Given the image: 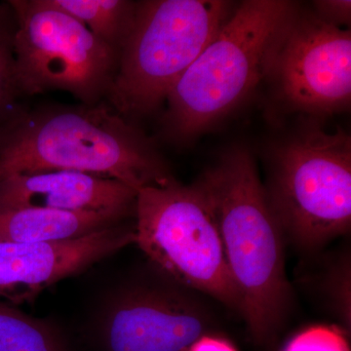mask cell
<instances>
[{"instance_id":"obj_6","label":"cell","mask_w":351,"mask_h":351,"mask_svg":"<svg viewBox=\"0 0 351 351\" xmlns=\"http://www.w3.org/2000/svg\"><path fill=\"white\" fill-rule=\"evenodd\" d=\"M135 243L176 281L243 314L217 226L193 184L171 178L138 191Z\"/></svg>"},{"instance_id":"obj_2","label":"cell","mask_w":351,"mask_h":351,"mask_svg":"<svg viewBox=\"0 0 351 351\" xmlns=\"http://www.w3.org/2000/svg\"><path fill=\"white\" fill-rule=\"evenodd\" d=\"M217 226L228 269L258 341L276 332L287 313L290 291L284 269L281 226L246 147L223 152L193 184Z\"/></svg>"},{"instance_id":"obj_7","label":"cell","mask_w":351,"mask_h":351,"mask_svg":"<svg viewBox=\"0 0 351 351\" xmlns=\"http://www.w3.org/2000/svg\"><path fill=\"white\" fill-rule=\"evenodd\" d=\"M10 5L17 21L11 48L21 93L62 90L83 105H96L108 96L117 50L48 0H14Z\"/></svg>"},{"instance_id":"obj_14","label":"cell","mask_w":351,"mask_h":351,"mask_svg":"<svg viewBox=\"0 0 351 351\" xmlns=\"http://www.w3.org/2000/svg\"><path fill=\"white\" fill-rule=\"evenodd\" d=\"M0 351H66L50 327L0 301Z\"/></svg>"},{"instance_id":"obj_1","label":"cell","mask_w":351,"mask_h":351,"mask_svg":"<svg viewBox=\"0 0 351 351\" xmlns=\"http://www.w3.org/2000/svg\"><path fill=\"white\" fill-rule=\"evenodd\" d=\"M52 171L108 178L137 191L173 178L152 138L101 104L18 110L0 125V180Z\"/></svg>"},{"instance_id":"obj_10","label":"cell","mask_w":351,"mask_h":351,"mask_svg":"<svg viewBox=\"0 0 351 351\" xmlns=\"http://www.w3.org/2000/svg\"><path fill=\"white\" fill-rule=\"evenodd\" d=\"M135 228L117 225L53 243L0 242V301L32 299L44 289L135 243Z\"/></svg>"},{"instance_id":"obj_5","label":"cell","mask_w":351,"mask_h":351,"mask_svg":"<svg viewBox=\"0 0 351 351\" xmlns=\"http://www.w3.org/2000/svg\"><path fill=\"white\" fill-rule=\"evenodd\" d=\"M276 145L267 199L283 232L311 248L351 223V138L308 119Z\"/></svg>"},{"instance_id":"obj_18","label":"cell","mask_w":351,"mask_h":351,"mask_svg":"<svg viewBox=\"0 0 351 351\" xmlns=\"http://www.w3.org/2000/svg\"><path fill=\"white\" fill-rule=\"evenodd\" d=\"M188 351H237L226 339L216 337L203 336L189 346Z\"/></svg>"},{"instance_id":"obj_13","label":"cell","mask_w":351,"mask_h":351,"mask_svg":"<svg viewBox=\"0 0 351 351\" xmlns=\"http://www.w3.org/2000/svg\"><path fill=\"white\" fill-rule=\"evenodd\" d=\"M119 52L135 18L138 2L127 0H48Z\"/></svg>"},{"instance_id":"obj_17","label":"cell","mask_w":351,"mask_h":351,"mask_svg":"<svg viewBox=\"0 0 351 351\" xmlns=\"http://www.w3.org/2000/svg\"><path fill=\"white\" fill-rule=\"evenodd\" d=\"M313 6L314 13L325 22L339 27L350 25V0H318Z\"/></svg>"},{"instance_id":"obj_12","label":"cell","mask_w":351,"mask_h":351,"mask_svg":"<svg viewBox=\"0 0 351 351\" xmlns=\"http://www.w3.org/2000/svg\"><path fill=\"white\" fill-rule=\"evenodd\" d=\"M126 216L113 212L19 209L0 213V242L53 243L82 239L120 225Z\"/></svg>"},{"instance_id":"obj_15","label":"cell","mask_w":351,"mask_h":351,"mask_svg":"<svg viewBox=\"0 0 351 351\" xmlns=\"http://www.w3.org/2000/svg\"><path fill=\"white\" fill-rule=\"evenodd\" d=\"M21 94L14 73L11 40L0 27V125L18 112L15 105Z\"/></svg>"},{"instance_id":"obj_4","label":"cell","mask_w":351,"mask_h":351,"mask_svg":"<svg viewBox=\"0 0 351 351\" xmlns=\"http://www.w3.org/2000/svg\"><path fill=\"white\" fill-rule=\"evenodd\" d=\"M230 7L221 0L138 2L108 94L113 110L128 119L160 107L228 19Z\"/></svg>"},{"instance_id":"obj_11","label":"cell","mask_w":351,"mask_h":351,"mask_svg":"<svg viewBox=\"0 0 351 351\" xmlns=\"http://www.w3.org/2000/svg\"><path fill=\"white\" fill-rule=\"evenodd\" d=\"M138 191L123 182L73 171L16 175L0 180V213L19 209L113 212L128 216Z\"/></svg>"},{"instance_id":"obj_16","label":"cell","mask_w":351,"mask_h":351,"mask_svg":"<svg viewBox=\"0 0 351 351\" xmlns=\"http://www.w3.org/2000/svg\"><path fill=\"white\" fill-rule=\"evenodd\" d=\"M285 351H350L343 335L326 326L311 327L289 341Z\"/></svg>"},{"instance_id":"obj_3","label":"cell","mask_w":351,"mask_h":351,"mask_svg":"<svg viewBox=\"0 0 351 351\" xmlns=\"http://www.w3.org/2000/svg\"><path fill=\"white\" fill-rule=\"evenodd\" d=\"M297 3L246 0L170 90L166 130L184 141L235 110L265 80L277 34Z\"/></svg>"},{"instance_id":"obj_8","label":"cell","mask_w":351,"mask_h":351,"mask_svg":"<svg viewBox=\"0 0 351 351\" xmlns=\"http://www.w3.org/2000/svg\"><path fill=\"white\" fill-rule=\"evenodd\" d=\"M265 78L286 107L311 119L346 112L351 101V32L299 4L277 34Z\"/></svg>"},{"instance_id":"obj_9","label":"cell","mask_w":351,"mask_h":351,"mask_svg":"<svg viewBox=\"0 0 351 351\" xmlns=\"http://www.w3.org/2000/svg\"><path fill=\"white\" fill-rule=\"evenodd\" d=\"M209 325L206 311L186 295L138 289L115 302L104 339L108 351H184Z\"/></svg>"}]
</instances>
